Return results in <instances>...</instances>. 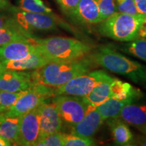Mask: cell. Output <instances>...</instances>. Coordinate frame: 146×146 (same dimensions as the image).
<instances>
[{
  "instance_id": "cell-30",
  "label": "cell",
  "mask_w": 146,
  "mask_h": 146,
  "mask_svg": "<svg viewBox=\"0 0 146 146\" xmlns=\"http://www.w3.org/2000/svg\"><path fill=\"white\" fill-rule=\"evenodd\" d=\"M60 8L66 15L72 16L81 0H56Z\"/></svg>"
},
{
  "instance_id": "cell-4",
  "label": "cell",
  "mask_w": 146,
  "mask_h": 146,
  "mask_svg": "<svg viewBox=\"0 0 146 146\" xmlns=\"http://www.w3.org/2000/svg\"><path fill=\"white\" fill-rule=\"evenodd\" d=\"M99 24L98 31L103 36L116 41L129 42L141 37L146 18L117 12Z\"/></svg>"
},
{
  "instance_id": "cell-17",
  "label": "cell",
  "mask_w": 146,
  "mask_h": 146,
  "mask_svg": "<svg viewBox=\"0 0 146 146\" xmlns=\"http://www.w3.org/2000/svg\"><path fill=\"white\" fill-rule=\"evenodd\" d=\"M20 116L0 114V136L12 145H17L20 133Z\"/></svg>"
},
{
  "instance_id": "cell-1",
  "label": "cell",
  "mask_w": 146,
  "mask_h": 146,
  "mask_svg": "<svg viewBox=\"0 0 146 146\" xmlns=\"http://www.w3.org/2000/svg\"><path fill=\"white\" fill-rule=\"evenodd\" d=\"M96 64L90 56L69 61L51 62L33 70L36 84L58 87L76 76L89 72Z\"/></svg>"
},
{
  "instance_id": "cell-35",
  "label": "cell",
  "mask_w": 146,
  "mask_h": 146,
  "mask_svg": "<svg viewBox=\"0 0 146 146\" xmlns=\"http://www.w3.org/2000/svg\"><path fill=\"white\" fill-rule=\"evenodd\" d=\"M11 144L7 141L6 140L4 139L3 137L0 136V146H10Z\"/></svg>"
},
{
  "instance_id": "cell-6",
  "label": "cell",
  "mask_w": 146,
  "mask_h": 146,
  "mask_svg": "<svg viewBox=\"0 0 146 146\" xmlns=\"http://www.w3.org/2000/svg\"><path fill=\"white\" fill-rule=\"evenodd\" d=\"M9 13L18 25L26 31H49L57 29L58 21L53 14L34 13L11 6Z\"/></svg>"
},
{
  "instance_id": "cell-15",
  "label": "cell",
  "mask_w": 146,
  "mask_h": 146,
  "mask_svg": "<svg viewBox=\"0 0 146 146\" xmlns=\"http://www.w3.org/2000/svg\"><path fill=\"white\" fill-rule=\"evenodd\" d=\"M3 70H31L43 66L49 62L37 51H35L26 58L17 60H6L1 62Z\"/></svg>"
},
{
  "instance_id": "cell-26",
  "label": "cell",
  "mask_w": 146,
  "mask_h": 146,
  "mask_svg": "<svg viewBox=\"0 0 146 146\" xmlns=\"http://www.w3.org/2000/svg\"><path fill=\"white\" fill-rule=\"evenodd\" d=\"M64 137V133L61 132L51 133L39 137L35 146H63Z\"/></svg>"
},
{
  "instance_id": "cell-37",
  "label": "cell",
  "mask_w": 146,
  "mask_h": 146,
  "mask_svg": "<svg viewBox=\"0 0 146 146\" xmlns=\"http://www.w3.org/2000/svg\"><path fill=\"white\" fill-rule=\"evenodd\" d=\"M5 111H7V110H5V108H3L0 107V114H1V113H3V112H5Z\"/></svg>"
},
{
  "instance_id": "cell-16",
  "label": "cell",
  "mask_w": 146,
  "mask_h": 146,
  "mask_svg": "<svg viewBox=\"0 0 146 146\" xmlns=\"http://www.w3.org/2000/svg\"><path fill=\"white\" fill-rule=\"evenodd\" d=\"M72 17L85 24H98L102 21L96 0H81Z\"/></svg>"
},
{
  "instance_id": "cell-3",
  "label": "cell",
  "mask_w": 146,
  "mask_h": 146,
  "mask_svg": "<svg viewBox=\"0 0 146 146\" xmlns=\"http://www.w3.org/2000/svg\"><path fill=\"white\" fill-rule=\"evenodd\" d=\"M33 41L36 51L49 62L80 59L88 56L92 50L87 43L70 37L52 36L39 39L34 36Z\"/></svg>"
},
{
  "instance_id": "cell-13",
  "label": "cell",
  "mask_w": 146,
  "mask_h": 146,
  "mask_svg": "<svg viewBox=\"0 0 146 146\" xmlns=\"http://www.w3.org/2000/svg\"><path fill=\"white\" fill-rule=\"evenodd\" d=\"M33 38L17 40L0 46V61L21 60L36 51Z\"/></svg>"
},
{
  "instance_id": "cell-7",
  "label": "cell",
  "mask_w": 146,
  "mask_h": 146,
  "mask_svg": "<svg viewBox=\"0 0 146 146\" xmlns=\"http://www.w3.org/2000/svg\"><path fill=\"white\" fill-rule=\"evenodd\" d=\"M55 96V87L35 84L18 98L14 105L5 114L12 116H21L37 108L45 100Z\"/></svg>"
},
{
  "instance_id": "cell-21",
  "label": "cell",
  "mask_w": 146,
  "mask_h": 146,
  "mask_svg": "<svg viewBox=\"0 0 146 146\" xmlns=\"http://www.w3.org/2000/svg\"><path fill=\"white\" fill-rule=\"evenodd\" d=\"M112 80L104 81L96 85L88 95L83 97L85 102L87 104L98 107L107 100L111 98L110 83Z\"/></svg>"
},
{
  "instance_id": "cell-22",
  "label": "cell",
  "mask_w": 146,
  "mask_h": 146,
  "mask_svg": "<svg viewBox=\"0 0 146 146\" xmlns=\"http://www.w3.org/2000/svg\"><path fill=\"white\" fill-rule=\"evenodd\" d=\"M33 36L20 27L0 29V46L17 40L30 39Z\"/></svg>"
},
{
  "instance_id": "cell-9",
  "label": "cell",
  "mask_w": 146,
  "mask_h": 146,
  "mask_svg": "<svg viewBox=\"0 0 146 146\" xmlns=\"http://www.w3.org/2000/svg\"><path fill=\"white\" fill-rule=\"evenodd\" d=\"M33 71L5 69L0 71V90L18 92L35 85Z\"/></svg>"
},
{
  "instance_id": "cell-10",
  "label": "cell",
  "mask_w": 146,
  "mask_h": 146,
  "mask_svg": "<svg viewBox=\"0 0 146 146\" xmlns=\"http://www.w3.org/2000/svg\"><path fill=\"white\" fill-rule=\"evenodd\" d=\"M19 127L17 145H35L40 134L39 106L20 116Z\"/></svg>"
},
{
  "instance_id": "cell-33",
  "label": "cell",
  "mask_w": 146,
  "mask_h": 146,
  "mask_svg": "<svg viewBox=\"0 0 146 146\" xmlns=\"http://www.w3.org/2000/svg\"><path fill=\"white\" fill-rule=\"evenodd\" d=\"M11 6L12 5L7 0H0V10H8Z\"/></svg>"
},
{
  "instance_id": "cell-28",
  "label": "cell",
  "mask_w": 146,
  "mask_h": 146,
  "mask_svg": "<svg viewBox=\"0 0 146 146\" xmlns=\"http://www.w3.org/2000/svg\"><path fill=\"white\" fill-rule=\"evenodd\" d=\"M64 143L65 146H93L96 145L92 137L74 135L64 134Z\"/></svg>"
},
{
  "instance_id": "cell-38",
  "label": "cell",
  "mask_w": 146,
  "mask_h": 146,
  "mask_svg": "<svg viewBox=\"0 0 146 146\" xmlns=\"http://www.w3.org/2000/svg\"><path fill=\"white\" fill-rule=\"evenodd\" d=\"M3 70V68H2V65H1V61H0V71Z\"/></svg>"
},
{
  "instance_id": "cell-32",
  "label": "cell",
  "mask_w": 146,
  "mask_h": 146,
  "mask_svg": "<svg viewBox=\"0 0 146 146\" xmlns=\"http://www.w3.org/2000/svg\"><path fill=\"white\" fill-rule=\"evenodd\" d=\"M139 14L146 18V0H134Z\"/></svg>"
},
{
  "instance_id": "cell-12",
  "label": "cell",
  "mask_w": 146,
  "mask_h": 146,
  "mask_svg": "<svg viewBox=\"0 0 146 146\" xmlns=\"http://www.w3.org/2000/svg\"><path fill=\"white\" fill-rule=\"evenodd\" d=\"M103 122V118L96 107L88 104L83 119L72 127L70 134L83 137H92L99 130Z\"/></svg>"
},
{
  "instance_id": "cell-11",
  "label": "cell",
  "mask_w": 146,
  "mask_h": 146,
  "mask_svg": "<svg viewBox=\"0 0 146 146\" xmlns=\"http://www.w3.org/2000/svg\"><path fill=\"white\" fill-rule=\"evenodd\" d=\"M39 137L61 131L63 120L54 102H47L46 100L42 102L39 106Z\"/></svg>"
},
{
  "instance_id": "cell-18",
  "label": "cell",
  "mask_w": 146,
  "mask_h": 146,
  "mask_svg": "<svg viewBox=\"0 0 146 146\" xmlns=\"http://www.w3.org/2000/svg\"><path fill=\"white\" fill-rule=\"evenodd\" d=\"M108 123L110 127L114 143L117 145L127 146L133 145L135 139L129 127L118 118L108 119Z\"/></svg>"
},
{
  "instance_id": "cell-29",
  "label": "cell",
  "mask_w": 146,
  "mask_h": 146,
  "mask_svg": "<svg viewBox=\"0 0 146 146\" xmlns=\"http://www.w3.org/2000/svg\"><path fill=\"white\" fill-rule=\"evenodd\" d=\"M118 12L133 16H141L139 14L134 0H116Z\"/></svg>"
},
{
  "instance_id": "cell-36",
  "label": "cell",
  "mask_w": 146,
  "mask_h": 146,
  "mask_svg": "<svg viewBox=\"0 0 146 146\" xmlns=\"http://www.w3.org/2000/svg\"><path fill=\"white\" fill-rule=\"evenodd\" d=\"M141 37H145L146 38V25H145V28H144V30L143 31V33H142Z\"/></svg>"
},
{
  "instance_id": "cell-8",
  "label": "cell",
  "mask_w": 146,
  "mask_h": 146,
  "mask_svg": "<svg viewBox=\"0 0 146 146\" xmlns=\"http://www.w3.org/2000/svg\"><path fill=\"white\" fill-rule=\"evenodd\" d=\"M52 101L57 106L63 123L71 127L83 119L88 106L83 97L59 95L54 96Z\"/></svg>"
},
{
  "instance_id": "cell-23",
  "label": "cell",
  "mask_w": 146,
  "mask_h": 146,
  "mask_svg": "<svg viewBox=\"0 0 146 146\" xmlns=\"http://www.w3.org/2000/svg\"><path fill=\"white\" fill-rule=\"evenodd\" d=\"M123 50L146 62V38L139 37L123 45Z\"/></svg>"
},
{
  "instance_id": "cell-20",
  "label": "cell",
  "mask_w": 146,
  "mask_h": 146,
  "mask_svg": "<svg viewBox=\"0 0 146 146\" xmlns=\"http://www.w3.org/2000/svg\"><path fill=\"white\" fill-rule=\"evenodd\" d=\"M111 98L116 100H126L129 98H141L143 97L142 91L135 88L131 84L114 78L110 83Z\"/></svg>"
},
{
  "instance_id": "cell-27",
  "label": "cell",
  "mask_w": 146,
  "mask_h": 146,
  "mask_svg": "<svg viewBox=\"0 0 146 146\" xmlns=\"http://www.w3.org/2000/svg\"><path fill=\"white\" fill-rule=\"evenodd\" d=\"M102 21L118 12L116 0H96Z\"/></svg>"
},
{
  "instance_id": "cell-34",
  "label": "cell",
  "mask_w": 146,
  "mask_h": 146,
  "mask_svg": "<svg viewBox=\"0 0 146 146\" xmlns=\"http://www.w3.org/2000/svg\"><path fill=\"white\" fill-rule=\"evenodd\" d=\"M137 143L140 145L146 146V135L143 137H139V138L138 139Z\"/></svg>"
},
{
  "instance_id": "cell-24",
  "label": "cell",
  "mask_w": 146,
  "mask_h": 146,
  "mask_svg": "<svg viewBox=\"0 0 146 146\" xmlns=\"http://www.w3.org/2000/svg\"><path fill=\"white\" fill-rule=\"evenodd\" d=\"M18 8L29 12L52 14V9L47 7L42 0H20Z\"/></svg>"
},
{
  "instance_id": "cell-5",
  "label": "cell",
  "mask_w": 146,
  "mask_h": 146,
  "mask_svg": "<svg viewBox=\"0 0 146 146\" xmlns=\"http://www.w3.org/2000/svg\"><path fill=\"white\" fill-rule=\"evenodd\" d=\"M106 71L96 70L76 76L64 85L55 87V96L59 95L85 97L98 84L112 80Z\"/></svg>"
},
{
  "instance_id": "cell-25",
  "label": "cell",
  "mask_w": 146,
  "mask_h": 146,
  "mask_svg": "<svg viewBox=\"0 0 146 146\" xmlns=\"http://www.w3.org/2000/svg\"><path fill=\"white\" fill-rule=\"evenodd\" d=\"M27 90L12 92V91L0 90V107L7 110L11 108L21 96Z\"/></svg>"
},
{
  "instance_id": "cell-14",
  "label": "cell",
  "mask_w": 146,
  "mask_h": 146,
  "mask_svg": "<svg viewBox=\"0 0 146 146\" xmlns=\"http://www.w3.org/2000/svg\"><path fill=\"white\" fill-rule=\"evenodd\" d=\"M142 98L125 106L120 115L123 121L137 129L146 125V100L141 102Z\"/></svg>"
},
{
  "instance_id": "cell-19",
  "label": "cell",
  "mask_w": 146,
  "mask_h": 146,
  "mask_svg": "<svg viewBox=\"0 0 146 146\" xmlns=\"http://www.w3.org/2000/svg\"><path fill=\"white\" fill-rule=\"evenodd\" d=\"M141 98H129L126 100H116L110 98L102 104L96 107L104 121L108 119L119 118L122 110L125 106L138 101Z\"/></svg>"
},
{
  "instance_id": "cell-2",
  "label": "cell",
  "mask_w": 146,
  "mask_h": 146,
  "mask_svg": "<svg viewBox=\"0 0 146 146\" xmlns=\"http://www.w3.org/2000/svg\"><path fill=\"white\" fill-rule=\"evenodd\" d=\"M89 56L96 64L146 88L145 65L125 57L110 46L100 47Z\"/></svg>"
},
{
  "instance_id": "cell-31",
  "label": "cell",
  "mask_w": 146,
  "mask_h": 146,
  "mask_svg": "<svg viewBox=\"0 0 146 146\" xmlns=\"http://www.w3.org/2000/svg\"><path fill=\"white\" fill-rule=\"evenodd\" d=\"M18 27L19 26L10 14L5 15L3 14H0V29Z\"/></svg>"
}]
</instances>
